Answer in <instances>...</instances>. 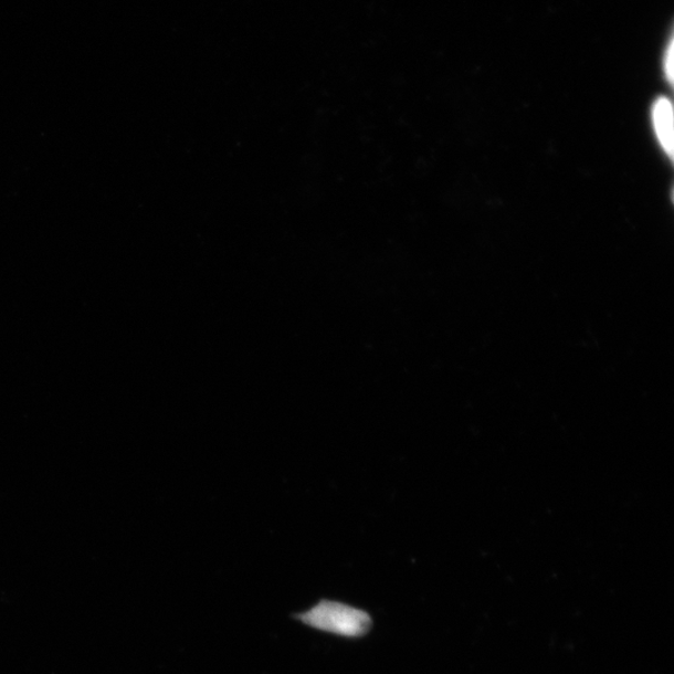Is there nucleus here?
<instances>
[{
  "label": "nucleus",
  "mask_w": 674,
  "mask_h": 674,
  "mask_svg": "<svg viewBox=\"0 0 674 674\" xmlns=\"http://www.w3.org/2000/svg\"><path fill=\"white\" fill-rule=\"evenodd\" d=\"M298 619L315 630L351 639L361 638L372 625L370 615L365 611L335 601H322L298 615Z\"/></svg>",
  "instance_id": "1"
},
{
  "label": "nucleus",
  "mask_w": 674,
  "mask_h": 674,
  "mask_svg": "<svg viewBox=\"0 0 674 674\" xmlns=\"http://www.w3.org/2000/svg\"><path fill=\"white\" fill-rule=\"evenodd\" d=\"M652 119L656 137L667 156H673V109L667 98H659L653 104Z\"/></svg>",
  "instance_id": "2"
},
{
  "label": "nucleus",
  "mask_w": 674,
  "mask_h": 674,
  "mask_svg": "<svg viewBox=\"0 0 674 674\" xmlns=\"http://www.w3.org/2000/svg\"><path fill=\"white\" fill-rule=\"evenodd\" d=\"M664 74H666V78L672 84L673 82V41L668 43L666 53H664Z\"/></svg>",
  "instance_id": "3"
}]
</instances>
